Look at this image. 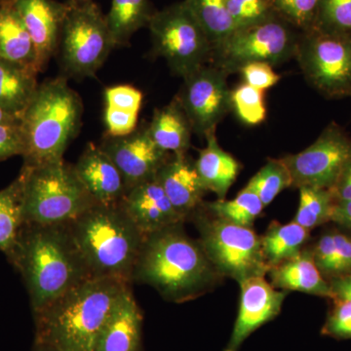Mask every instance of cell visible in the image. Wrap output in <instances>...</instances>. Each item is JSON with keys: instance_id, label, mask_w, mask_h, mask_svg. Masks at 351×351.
<instances>
[{"instance_id": "obj_1", "label": "cell", "mask_w": 351, "mask_h": 351, "mask_svg": "<svg viewBox=\"0 0 351 351\" xmlns=\"http://www.w3.org/2000/svg\"><path fill=\"white\" fill-rule=\"evenodd\" d=\"M176 223L145 237L132 283L156 289L166 301L182 304L211 292L223 280L200 242Z\"/></svg>"}, {"instance_id": "obj_2", "label": "cell", "mask_w": 351, "mask_h": 351, "mask_svg": "<svg viewBox=\"0 0 351 351\" xmlns=\"http://www.w3.org/2000/svg\"><path fill=\"white\" fill-rule=\"evenodd\" d=\"M130 282L87 278L34 313V343L57 351H95L101 330Z\"/></svg>"}, {"instance_id": "obj_3", "label": "cell", "mask_w": 351, "mask_h": 351, "mask_svg": "<svg viewBox=\"0 0 351 351\" xmlns=\"http://www.w3.org/2000/svg\"><path fill=\"white\" fill-rule=\"evenodd\" d=\"M6 256L24 279L34 314L90 278L66 225L25 223Z\"/></svg>"}, {"instance_id": "obj_4", "label": "cell", "mask_w": 351, "mask_h": 351, "mask_svg": "<svg viewBox=\"0 0 351 351\" xmlns=\"http://www.w3.org/2000/svg\"><path fill=\"white\" fill-rule=\"evenodd\" d=\"M66 226L90 278H119L132 283L145 237L121 203L94 204Z\"/></svg>"}, {"instance_id": "obj_5", "label": "cell", "mask_w": 351, "mask_h": 351, "mask_svg": "<svg viewBox=\"0 0 351 351\" xmlns=\"http://www.w3.org/2000/svg\"><path fill=\"white\" fill-rule=\"evenodd\" d=\"M82 112V99L66 77L41 83L21 119L24 165L34 167L64 159L80 131Z\"/></svg>"}, {"instance_id": "obj_6", "label": "cell", "mask_w": 351, "mask_h": 351, "mask_svg": "<svg viewBox=\"0 0 351 351\" xmlns=\"http://www.w3.org/2000/svg\"><path fill=\"white\" fill-rule=\"evenodd\" d=\"M24 212L27 225H66L97 204L64 159L44 165H23Z\"/></svg>"}, {"instance_id": "obj_7", "label": "cell", "mask_w": 351, "mask_h": 351, "mask_svg": "<svg viewBox=\"0 0 351 351\" xmlns=\"http://www.w3.org/2000/svg\"><path fill=\"white\" fill-rule=\"evenodd\" d=\"M199 233L207 258L219 276L237 283L256 276H265L269 267L262 253L261 237L253 228L230 223L213 216L201 205L189 217Z\"/></svg>"}, {"instance_id": "obj_8", "label": "cell", "mask_w": 351, "mask_h": 351, "mask_svg": "<svg viewBox=\"0 0 351 351\" xmlns=\"http://www.w3.org/2000/svg\"><path fill=\"white\" fill-rule=\"evenodd\" d=\"M66 2L69 7L58 48L62 69L76 80L94 77L115 48L106 15L93 0Z\"/></svg>"}, {"instance_id": "obj_9", "label": "cell", "mask_w": 351, "mask_h": 351, "mask_svg": "<svg viewBox=\"0 0 351 351\" xmlns=\"http://www.w3.org/2000/svg\"><path fill=\"white\" fill-rule=\"evenodd\" d=\"M301 32L279 16L261 24L235 29L212 46L213 66L226 75L239 73L245 64L278 66L295 56Z\"/></svg>"}, {"instance_id": "obj_10", "label": "cell", "mask_w": 351, "mask_h": 351, "mask_svg": "<svg viewBox=\"0 0 351 351\" xmlns=\"http://www.w3.org/2000/svg\"><path fill=\"white\" fill-rule=\"evenodd\" d=\"M147 27L152 52L180 77H186L211 59V41L184 1L156 11Z\"/></svg>"}, {"instance_id": "obj_11", "label": "cell", "mask_w": 351, "mask_h": 351, "mask_svg": "<svg viewBox=\"0 0 351 351\" xmlns=\"http://www.w3.org/2000/svg\"><path fill=\"white\" fill-rule=\"evenodd\" d=\"M309 84L328 98L351 96V36L301 32L295 56Z\"/></svg>"}, {"instance_id": "obj_12", "label": "cell", "mask_w": 351, "mask_h": 351, "mask_svg": "<svg viewBox=\"0 0 351 351\" xmlns=\"http://www.w3.org/2000/svg\"><path fill=\"white\" fill-rule=\"evenodd\" d=\"M282 159L292 177V188L332 189L351 162V138L331 124L313 145Z\"/></svg>"}, {"instance_id": "obj_13", "label": "cell", "mask_w": 351, "mask_h": 351, "mask_svg": "<svg viewBox=\"0 0 351 351\" xmlns=\"http://www.w3.org/2000/svg\"><path fill=\"white\" fill-rule=\"evenodd\" d=\"M228 75L216 66L205 64L184 78L181 91L176 96L193 132L200 137L216 130L232 110Z\"/></svg>"}, {"instance_id": "obj_14", "label": "cell", "mask_w": 351, "mask_h": 351, "mask_svg": "<svg viewBox=\"0 0 351 351\" xmlns=\"http://www.w3.org/2000/svg\"><path fill=\"white\" fill-rule=\"evenodd\" d=\"M100 147L121 173L127 191L156 177L170 156L152 141L147 124L122 137L107 135Z\"/></svg>"}, {"instance_id": "obj_15", "label": "cell", "mask_w": 351, "mask_h": 351, "mask_svg": "<svg viewBox=\"0 0 351 351\" xmlns=\"http://www.w3.org/2000/svg\"><path fill=\"white\" fill-rule=\"evenodd\" d=\"M239 286V314L223 351H239L254 332L276 319L289 293L274 288L265 276L252 277L240 282Z\"/></svg>"}, {"instance_id": "obj_16", "label": "cell", "mask_w": 351, "mask_h": 351, "mask_svg": "<svg viewBox=\"0 0 351 351\" xmlns=\"http://www.w3.org/2000/svg\"><path fill=\"white\" fill-rule=\"evenodd\" d=\"M13 2L34 43L41 73L58 52L69 3L57 0H13Z\"/></svg>"}, {"instance_id": "obj_17", "label": "cell", "mask_w": 351, "mask_h": 351, "mask_svg": "<svg viewBox=\"0 0 351 351\" xmlns=\"http://www.w3.org/2000/svg\"><path fill=\"white\" fill-rule=\"evenodd\" d=\"M120 203L144 237L186 221L176 211L156 176L129 189Z\"/></svg>"}, {"instance_id": "obj_18", "label": "cell", "mask_w": 351, "mask_h": 351, "mask_svg": "<svg viewBox=\"0 0 351 351\" xmlns=\"http://www.w3.org/2000/svg\"><path fill=\"white\" fill-rule=\"evenodd\" d=\"M73 168L97 204H119L126 195L121 173L100 145L88 144Z\"/></svg>"}, {"instance_id": "obj_19", "label": "cell", "mask_w": 351, "mask_h": 351, "mask_svg": "<svg viewBox=\"0 0 351 351\" xmlns=\"http://www.w3.org/2000/svg\"><path fill=\"white\" fill-rule=\"evenodd\" d=\"M156 179L176 211L184 219H189L204 202L208 191L188 156L170 154L157 172Z\"/></svg>"}, {"instance_id": "obj_20", "label": "cell", "mask_w": 351, "mask_h": 351, "mask_svg": "<svg viewBox=\"0 0 351 351\" xmlns=\"http://www.w3.org/2000/svg\"><path fill=\"white\" fill-rule=\"evenodd\" d=\"M143 313L128 289L101 330L95 351H143Z\"/></svg>"}, {"instance_id": "obj_21", "label": "cell", "mask_w": 351, "mask_h": 351, "mask_svg": "<svg viewBox=\"0 0 351 351\" xmlns=\"http://www.w3.org/2000/svg\"><path fill=\"white\" fill-rule=\"evenodd\" d=\"M267 276L270 284L278 290L294 291L330 300L334 298L330 284L318 269L309 247L295 258L270 267Z\"/></svg>"}, {"instance_id": "obj_22", "label": "cell", "mask_w": 351, "mask_h": 351, "mask_svg": "<svg viewBox=\"0 0 351 351\" xmlns=\"http://www.w3.org/2000/svg\"><path fill=\"white\" fill-rule=\"evenodd\" d=\"M207 145L201 149L195 167L203 186L208 191L226 199L241 170V163L232 154L221 149L216 136V130L205 136Z\"/></svg>"}, {"instance_id": "obj_23", "label": "cell", "mask_w": 351, "mask_h": 351, "mask_svg": "<svg viewBox=\"0 0 351 351\" xmlns=\"http://www.w3.org/2000/svg\"><path fill=\"white\" fill-rule=\"evenodd\" d=\"M0 58L40 73L34 43L13 0H0Z\"/></svg>"}, {"instance_id": "obj_24", "label": "cell", "mask_w": 351, "mask_h": 351, "mask_svg": "<svg viewBox=\"0 0 351 351\" xmlns=\"http://www.w3.org/2000/svg\"><path fill=\"white\" fill-rule=\"evenodd\" d=\"M147 131L154 143L164 152L186 156L191 145L193 127L175 97L165 107L154 112Z\"/></svg>"}, {"instance_id": "obj_25", "label": "cell", "mask_w": 351, "mask_h": 351, "mask_svg": "<svg viewBox=\"0 0 351 351\" xmlns=\"http://www.w3.org/2000/svg\"><path fill=\"white\" fill-rule=\"evenodd\" d=\"M38 75L0 58V108L21 120L39 86Z\"/></svg>"}, {"instance_id": "obj_26", "label": "cell", "mask_w": 351, "mask_h": 351, "mask_svg": "<svg viewBox=\"0 0 351 351\" xmlns=\"http://www.w3.org/2000/svg\"><path fill=\"white\" fill-rule=\"evenodd\" d=\"M309 248L328 282L351 274V237L348 233L339 228L326 230Z\"/></svg>"}, {"instance_id": "obj_27", "label": "cell", "mask_w": 351, "mask_h": 351, "mask_svg": "<svg viewBox=\"0 0 351 351\" xmlns=\"http://www.w3.org/2000/svg\"><path fill=\"white\" fill-rule=\"evenodd\" d=\"M309 239L311 232L294 221L288 223L272 221L261 237L263 258L269 269L299 255Z\"/></svg>"}, {"instance_id": "obj_28", "label": "cell", "mask_w": 351, "mask_h": 351, "mask_svg": "<svg viewBox=\"0 0 351 351\" xmlns=\"http://www.w3.org/2000/svg\"><path fill=\"white\" fill-rule=\"evenodd\" d=\"M154 12L149 0H112L106 21L115 47L128 45L138 29L149 25Z\"/></svg>"}, {"instance_id": "obj_29", "label": "cell", "mask_w": 351, "mask_h": 351, "mask_svg": "<svg viewBox=\"0 0 351 351\" xmlns=\"http://www.w3.org/2000/svg\"><path fill=\"white\" fill-rule=\"evenodd\" d=\"M25 226L22 174L0 191V251L5 255L17 243Z\"/></svg>"}, {"instance_id": "obj_30", "label": "cell", "mask_w": 351, "mask_h": 351, "mask_svg": "<svg viewBox=\"0 0 351 351\" xmlns=\"http://www.w3.org/2000/svg\"><path fill=\"white\" fill-rule=\"evenodd\" d=\"M202 206L217 218L246 228H253L265 208L258 196L246 188L240 191L233 199L203 202Z\"/></svg>"}, {"instance_id": "obj_31", "label": "cell", "mask_w": 351, "mask_h": 351, "mask_svg": "<svg viewBox=\"0 0 351 351\" xmlns=\"http://www.w3.org/2000/svg\"><path fill=\"white\" fill-rule=\"evenodd\" d=\"M191 12L214 44L223 40L235 31L228 10V0H184Z\"/></svg>"}, {"instance_id": "obj_32", "label": "cell", "mask_w": 351, "mask_h": 351, "mask_svg": "<svg viewBox=\"0 0 351 351\" xmlns=\"http://www.w3.org/2000/svg\"><path fill=\"white\" fill-rule=\"evenodd\" d=\"M299 191V208L293 221L309 232L331 223L335 198L330 189L302 186Z\"/></svg>"}, {"instance_id": "obj_33", "label": "cell", "mask_w": 351, "mask_h": 351, "mask_svg": "<svg viewBox=\"0 0 351 351\" xmlns=\"http://www.w3.org/2000/svg\"><path fill=\"white\" fill-rule=\"evenodd\" d=\"M245 188L255 193L267 207L284 189L292 188V177L282 158L269 159Z\"/></svg>"}, {"instance_id": "obj_34", "label": "cell", "mask_w": 351, "mask_h": 351, "mask_svg": "<svg viewBox=\"0 0 351 351\" xmlns=\"http://www.w3.org/2000/svg\"><path fill=\"white\" fill-rule=\"evenodd\" d=\"M232 110L247 126H257L267 119L265 91L241 83L230 91Z\"/></svg>"}, {"instance_id": "obj_35", "label": "cell", "mask_w": 351, "mask_h": 351, "mask_svg": "<svg viewBox=\"0 0 351 351\" xmlns=\"http://www.w3.org/2000/svg\"><path fill=\"white\" fill-rule=\"evenodd\" d=\"M313 29L351 36V0H320Z\"/></svg>"}, {"instance_id": "obj_36", "label": "cell", "mask_w": 351, "mask_h": 351, "mask_svg": "<svg viewBox=\"0 0 351 351\" xmlns=\"http://www.w3.org/2000/svg\"><path fill=\"white\" fill-rule=\"evenodd\" d=\"M277 16L301 32L313 29L320 0H270Z\"/></svg>"}, {"instance_id": "obj_37", "label": "cell", "mask_w": 351, "mask_h": 351, "mask_svg": "<svg viewBox=\"0 0 351 351\" xmlns=\"http://www.w3.org/2000/svg\"><path fill=\"white\" fill-rule=\"evenodd\" d=\"M235 29H244L277 17L270 0H228Z\"/></svg>"}, {"instance_id": "obj_38", "label": "cell", "mask_w": 351, "mask_h": 351, "mask_svg": "<svg viewBox=\"0 0 351 351\" xmlns=\"http://www.w3.org/2000/svg\"><path fill=\"white\" fill-rule=\"evenodd\" d=\"M332 302L321 335L336 339H351V300L332 299Z\"/></svg>"}, {"instance_id": "obj_39", "label": "cell", "mask_w": 351, "mask_h": 351, "mask_svg": "<svg viewBox=\"0 0 351 351\" xmlns=\"http://www.w3.org/2000/svg\"><path fill=\"white\" fill-rule=\"evenodd\" d=\"M143 93L131 85H117L105 90V106L140 113Z\"/></svg>"}, {"instance_id": "obj_40", "label": "cell", "mask_w": 351, "mask_h": 351, "mask_svg": "<svg viewBox=\"0 0 351 351\" xmlns=\"http://www.w3.org/2000/svg\"><path fill=\"white\" fill-rule=\"evenodd\" d=\"M138 117L137 112L105 106L104 119L107 128V135L112 137L129 135L137 129Z\"/></svg>"}, {"instance_id": "obj_41", "label": "cell", "mask_w": 351, "mask_h": 351, "mask_svg": "<svg viewBox=\"0 0 351 351\" xmlns=\"http://www.w3.org/2000/svg\"><path fill=\"white\" fill-rule=\"evenodd\" d=\"M243 77L244 83L257 89L265 90L276 86L281 76L276 73L272 66L267 63L245 64L239 71Z\"/></svg>"}, {"instance_id": "obj_42", "label": "cell", "mask_w": 351, "mask_h": 351, "mask_svg": "<svg viewBox=\"0 0 351 351\" xmlns=\"http://www.w3.org/2000/svg\"><path fill=\"white\" fill-rule=\"evenodd\" d=\"M24 142L20 123L0 124V161L23 156Z\"/></svg>"}, {"instance_id": "obj_43", "label": "cell", "mask_w": 351, "mask_h": 351, "mask_svg": "<svg viewBox=\"0 0 351 351\" xmlns=\"http://www.w3.org/2000/svg\"><path fill=\"white\" fill-rule=\"evenodd\" d=\"M331 223L351 237V201L335 200Z\"/></svg>"}, {"instance_id": "obj_44", "label": "cell", "mask_w": 351, "mask_h": 351, "mask_svg": "<svg viewBox=\"0 0 351 351\" xmlns=\"http://www.w3.org/2000/svg\"><path fill=\"white\" fill-rule=\"evenodd\" d=\"M330 191L336 201H351V162L346 166L336 184Z\"/></svg>"}, {"instance_id": "obj_45", "label": "cell", "mask_w": 351, "mask_h": 351, "mask_svg": "<svg viewBox=\"0 0 351 351\" xmlns=\"http://www.w3.org/2000/svg\"><path fill=\"white\" fill-rule=\"evenodd\" d=\"M329 284L334 295L332 299L351 300V274L332 279Z\"/></svg>"}, {"instance_id": "obj_46", "label": "cell", "mask_w": 351, "mask_h": 351, "mask_svg": "<svg viewBox=\"0 0 351 351\" xmlns=\"http://www.w3.org/2000/svg\"><path fill=\"white\" fill-rule=\"evenodd\" d=\"M20 122L21 120L16 119L12 115L8 114V113L0 108V124L20 123Z\"/></svg>"}, {"instance_id": "obj_47", "label": "cell", "mask_w": 351, "mask_h": 351, "mask_svg": "<svg viewBox=\"0 0 351 351\" xmlns=\"http://www.w3.org/2000/svg\"><path fill=\"white\" fill-rule=\"evenodd\" d=\"M34 351H57L54 348H51L49 346L38 345V343H34Z\"/></svg>"}, {"instance_id": "obj_48", "label": "cell", "mask_w": 351, "mask_h": 351, "mask_svg": "<svg viewBox=\"0 0 351 351\" xmlns=\"http://www.w3.org/2000/svg\"><path fill=\"white\" fill-rule=\"evenodd\" d=\"M71 3H82V2L91 1V0H68Z\"/></svg>"}]
</instances>
